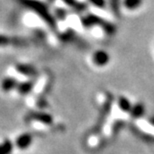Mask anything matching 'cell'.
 Segmentation results:
<instances>
[{
  "mask_svg": "<svg viewBox=\"0 0 154 154\" xmlns=\"http://www.w3.org/2000/svg\"><path fill=\"white\" fill-rule=\"evenodd\" d=\"M109 55L104 51L96 50L90 55V64L96 68H102L108 64Z\"/></svg>",
  "mask_w": 154,
  "mask_h": 154,
  "instance_id": "1",
  "label": "cell"
},
{
  "mask_svg": "<svg viewBox=\"0 0 154 154\" xmlns=\"http://www.w3.org/2000/svg\"><path fill=\"white\" fill-rule=\"evenodd\" d=\"M32 139H33L32 135L29 133L20 134L19 136L16 138V140H15V145H16L17 148H19L21 150L27 149L30 145H31Z\"/></svg>",
  "mask_w": 154,
  "mask_h": 154,
  "instance_id": "2",
  "label": "cell"
},
{
  "mask_svg": "<svg viewBox=\"0 0 154 154\" xmlns=\"http://www.w3.org/2000/svg\"><path fill=\"white\" fill-rule=\"evenodd\" d=\"M27 118L29 120H32V121L41 122L43 124H46V125H49L52 123V117L49 114H46V113H42V112L30 113V114L27 116Z\"/></svg>",
  "mask_w": 154,
  "mask_h": 154,
  "instance_id": "3",
  "label": "cell"
},
{
  "mask_svg": "<svg viewBox=\"0 0 154 154\" xmlns=\"http://www.w3.org/2000/svg\"><path fill=\"white\" fill-rule=\"evenodd\" d=\"M142 4V0H122V6L129 12L136 11Z\"/></svg>",
  "mask_w": 154,
  "mask_h": 154,
  "instance_id": "4",
  "label": "cell"
},
{
  "mask_svg": "<svg viewBox=\"0 0 154 154\" xmlns=\"http://www.w3.org/2000/svg\"><path fill=\"white\" fill-rule=\"evenodd\" d=\"M13 150V143L11 140L5 139L0 143V154H11Z\"/></svg>",
  "mask_w": 154,
  "mask_h": 154,
  "instance_id": "5",
  "label": "cell"
},
{
  "mask_svg": "<svg viewBox=\"0 0 154 154\" xmlns=\"http://www.w3.org/2000/svg\"><path fill=\"white\" fill-rule=\"evenodd\" d=\"M14 86V81H13V79H7V80H5L4 82H3V84H2V88H3V90H5V91H7V90H10V89H12V87Z\"/></svg>",
  "mask_w": 154,
  "mask_h": 154,
  "instance_id": "6",
  "label": "cell"
},
{
  "mask_svg": "<svg viewBox=\"0 0 154 154\" xmlns=\"http://www.w3.org/2000/svg\"><path fill=\"white\" fill-rule=\"evenodd\" d=\"M31 90V85L28 84V83H25V84H22L19 87V91H20V93H22V94H26V93H28V92Z\"/></svg>",
  "mask_w": 154,
  "mask_h": 154,
  "instance_id": "7",
  "label": "cell"
}]
</instances>
